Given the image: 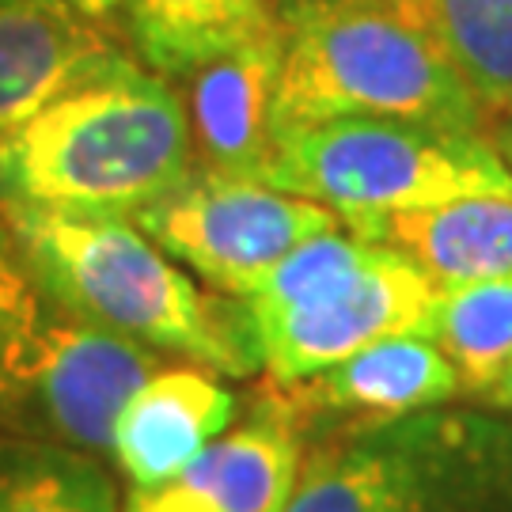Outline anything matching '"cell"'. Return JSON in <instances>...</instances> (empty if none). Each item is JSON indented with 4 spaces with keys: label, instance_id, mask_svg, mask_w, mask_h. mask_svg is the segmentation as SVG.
I'll return each mask as SVG.
<instances>
[{
    "label": "cell",
    "instance_id": "obj_1",
    "mask_svg": "<svg viewBox=\"0 0 512 512\" xmlns=\"http://www.w3.org/2000/svg\"><path fill=\"white\" fill-rule=\"evenodd\" d=\"M0 228L57 296L95 327L224 376L262 372L243 300L198 289L129 217L0 202Z\"/></svg>",
    "mask_w": 512,
    "mask_h": 512
},
{
    "label": "cell",
    "instance_id": "obj_2",
    "mask_svg": "<svg viewBox=\"0 0 512 512\" xmlns=\"http://www.w3.org/2000/svg\"><path fill=\"white\" fill-rule=\"evenodd\" d=\"M194 171L183 95L129 65L0 133V202L133 217Z\"/></svg>",
    "mask_w": 512,
    "mask_h": 512
},
{
    "label": "cell",
    "instance_id": "obj_3",
    "mask_svg": "<svg viewBox=\"0 0 512 512\" xmlns=\"http://www.w3.org/2000/svg\"><path fill=\"white\" fill-rule=\"evenodd\" d=\"M274 16V133L330 118H399L490 137L486 110L399 0H274Z\"/></svg>",
    "mask_w": 512,
    "mask_h": 512
},
{
    "label": "cell",
    "instance_id": "obj_4",
    "mask_svg": "<svg viewBox=\"0 0 512 512\" xmlns=\"http://www.w3.org/2000/svg\"><path fill=\"white\" fill-rule=\"evenodd\" d=\"M160 353L88 323L0 228V433L107 452L133 387Z\"/></svg>",
    "mask_w": 512,
    "mask_h": 512
},
{
    "label": "cell",
    "instance_id": "obj_5",
    "mask_svg": "<svg viewBox=\"0 0 512 512\" xmlns=\"http://www.w3.org/2000/svg\"><path fill=\"white\" fill-rule=\"evenodd\" d=\"M258 183L327 205L349 232L429 205L512 194V171L486 133L399 118H330L277 129Z\"/></svg>",
    "mask_w": 512,
    "mask_h": 512
},
{
    "label": "cell",
    "instance_id": "obj_6",
    "mask_svg": "<svg viewBox=\"0 0 512 512\" xmlns=\"http://www.w3.org/2000/svg\"><path fill=\"white\" fill-rule=\"evenodd\" d=\"M167 258L183 262L209 289L224 296H251L262 277L300 243L346 228L327 205L285 194L258 179H232L190 171L160 202L133 213Z\"/></svg>",
    "mask_w": 512,
    "mask_h": 512
},
{
    "label": "cell",
    "instance_id": "obj_7",
    "mask_svg": "<svg viewBox=\"0 0 512 512\" xmlns=\"http://www.w3.org/2000/svg\"><path fill=\"white\" fill-rule=\"evenodd\" d=\"M437 296V285L403 251L387 247L380 262H372L346 285L293 311L258 319L262 372L274 384L293 387L372 342L395 334H425Z\"/></svg>",
    "mask_w": 512,
    "mask_h": 512
},
{
    "label": "cell",
    "instance_id": "obj_8",
    "mask_svg": "<svg viewBox=\"0 0 512 512\" xmlns=\"http://www.w3.org/2000/svg\"><path fill=\"white\" fill-rule=\"evenodd\" d=\"M296 475L293 410L266 406L213 440L179 475L133 486L122 512H285Z\"/></svg>",
    "mask_w": 512,
    "mask_h": 512
},
{
    "label": "cell",
    "instance_id": "obj_9",
    "mask_svg": "<svg viewBox=\"0 0 512 512\" xmlns=\"http://www.w3.org/2000/svg\"><path fill=\"white\" fill-rule=\"evenodd\" d=\"M129 65L137 57L65 0H0V133Z\"/></svg>",
    "mask_w": 512,
    "mask_h": 512
},
{
    "label": "cell",
    "instance_id": "obj_10",
    "mask_svg": "<svg viewBox=\"0 0 512 512\" xmlns=\"http://www.w3.org/2000/svg\"><path fill=\"white\" fill-rule=\"evenodd\" d=\"M236 421V395L202 365H160L129 391L110 452L133 486H156L179 475Z\"/></svg>",
    "mask_w": 512,
    "mask_h": 512
},
{
    "label": "cell",
    "instance_id": "obj_11",
    "mask_svg": "<svg viewBox=\"0 0 512 512\" xmlns=\"http://www.w3.org/2000/svg\"><path fill=\"white\" fill-rule=\"evenodd\" d=\"M281 76V31L243 42L186 76V118L202 171L258 179L274 145V99Z\"/></svg>",
    "mask_w": 512,
    "mask_h": 512
},
{
    "label": "cell",
    "instance_id": "obj_12",
    "mask_svg": "<svg viewBox=\"0 0 512 512\" xmlns=\"http://www.w3.org/2000/svg\"><path fill=\"white\" fill-rule=\"evenodd\" d=\"M353 236L403 251L444 293L471 281L512 274V194H482L391 213Z\"/></svg>",
    "mask_w": 512,
    "mask_h": 512
},
{
    "label": "cell",
    "instance_id": "obj_13",
    "mask_svg": "<svg viewBox=\"0 0 512 512\" xmlns=\"http://www.w3.org/2000/svg\"><path fill=\"white\" fill-rule=\"evenodd\" d=\"M293 387L304 391V403L365 418L410 414L463 391L452 361L425 334H395L372 342Z\"/></svg>",
    "mask_w": 512,
    "mask_h": 512
},
{
    "label": "cell",
    "instance_id": "obj_14",
    "mask_svg": "<svg viewBox=\"0 0 512 512\" xmlns=\"http://www.w3.org/2000/svg\"><path fill=\"white\" fill-rule=\"evenodd\" d=\"M137 61L164 80H186L220 54L277 27L274 0H122Z\"/></svg>",
    "mask_w": 512,
    "mask_h": 512
},
{
    "label": "cell",
    "instance_id": "obj_15",
    "mask_svg": "<svg viewBox=\"0 0 512 512\" xmlns=\"http://www.w3.org/2000/svg\"><path fill=\"white\" fill-rule=\"evenodd\" d=\"M285 512H433L410 444L361 440L300 459Z\"/></svg>",
    "mask_w": 512,
    "mask_h": 512
},
{
    "label": "cell",
    "instance_id": "obj_16",
    "mask_svg": "<svg viewBox=\"0 0 512 512\" xmlns=\"http://www.w3.org/2000/svg\"><path fill=\"white\" fill-rule=\"evenodd\" d=\"M471 88L490 126L512 107V0H399Z\"/></svg>",
    "mask_w": 512,
    "mask_h": 512
},
{
    "label": "cell",
    "instance_id": "obj_17",
    "mask_svg": "<svg viewBox=\"0 0 512 512\" xmlns=\"http://www.w3.org/2000/svg\"><path fill=\"white\" fill-rule=\"evenodd\" d=\"M425 338L452 361L467 391H494L512 361V274L444 289Z\"/></svg>",
    "mask_w": 512,
    "mask_h": 512
},
{
    "label": "cell",
    "instance_id": "obj_18",
    "mask_svg": "<svg viewBox=\"0 0 512 512\" xmlns=\"http://www.w3.org/2000/svg\"><path fill=\"white\" fill-rule=\"evenodd\" d=\"M0 512H118L103 467L61 444L0 452Z\"/></svg>",
    "mask_w": 512,
    "mask_h": 512
},
{
    "label": "cell",
    "instance_id": "obj_19",
    "mask_svg": "<svg viewBox=\"0 0 512 512\" xmlns=\"http://www.w3.org/2000/svg\"><path fill=\"white\" fill-rule=\"evenodd\" d=\"M387 243L353 236V232H323V236L300 243L293 255H285L270 274L258 281L251 296H243V308L251 315V323L270 319L281 311H293L300 304H311L323 293L338 289L365 274L372 262H380Z\"/></svg>",
    "mask_w": 512,
    "mask_h": 512
},
{
    "label": "cell",
    "instance_id": "obj_20",
    "mask_svg": "<svg viewBox=\"0 0 512 512\" xmlns=\"http://www.w3.org/2000/svg\"><path fill=\"white\" fill-rule=\"evenodd\" d=\"M490 141H494V148L501 152L505 167L512 171V107L501 110V114L494 118V126H490Z\"/></svg>",
    "mask_w": 512,
    "mask_h": 512
},
{
    "label": "cell",
    "instance_id": "obj_21",
    "mask_svg": "<svg viewBox=\"0 0 512 512\" xmlns=\"http://www.w3.org/2000/svg\"><path fill=\"white\" fill-rule=\"evenodd\" d=\"M69 8H76L80 16L95 19V23H107L110 16H118L122 12V0H65Z\"/></svg>",
    "mask_w": 512,
    "mask_h": 512
},
{
    "label": "cell",
    "instance_id": "obj_22",
    "mask_svg": "<svg viewBox=\"0 0 512 512\" xmlns=\"http://www.w3.org/2000/svg\"><path fill=\"white\" fill-rule=\"evenodd\" d=\"M490 399H494V403H501V406H512V361H509V368H505V376L494 384Z\"/></svg>",
    "mask_w": 512,
    "mask_h": 512
}]
</instances>
